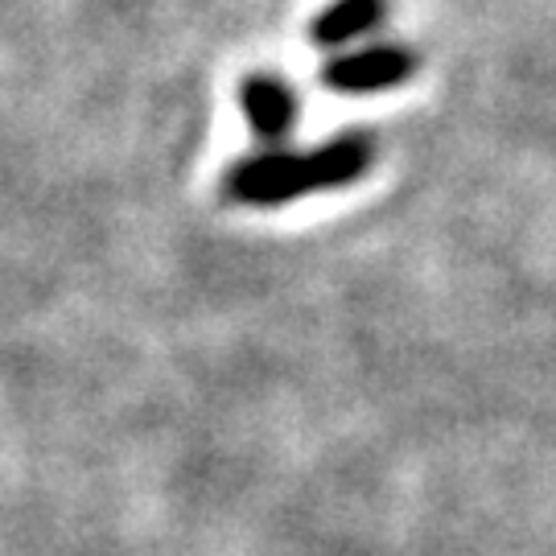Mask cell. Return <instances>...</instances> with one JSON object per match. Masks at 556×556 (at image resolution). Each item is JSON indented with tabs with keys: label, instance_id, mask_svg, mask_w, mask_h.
Masks as SVG:
<instances>
[{
	"label": "cell",
	"instance_id": "6da1fadb",
	"mask_svg": "<svg viewBox=\"0 0 556 556\" xmlns=\"http://www.w3.org/2000/svg\"><path fill=\"white\" fill-rule=\"evenodd\" d=\"M367 169H371V140L346 132V137L321 140L305 153L268 149V153L236 161L223 178V190L239 206H285L305 194L355 186Z\"/></svg>",
	"mask_w": 556,
	"mask_h": 556
},
{
	"label": "cell",
	"instance_id": "7a4b0ae2",
	"mask_svg": "<svg viewBox=\"0 0 556 556\" xmlns=\"http://www.w3.org/2000/svg\"><path fill=\"white\" fill-rule=\"evenodd\" d=\"M420 59L400 46V41H379L355 54H338L326 62L321 83L334 91V96H379V91H392L408 75H417Z\"/></svg>",
	"mask_w": 556,
	"mask_h": 556
},
{
	"label": "cell",
	"instance_id": "3957f363",
	"mask_svg": "<svg viewBox=\"0 0 556 556\" xmlns=\"http://www.w3.org/2000/svg\"><path fill=\"white\" fill-rule=\"evenodd\" d=\"M239 108L248 128L268 144L285 140L298 124V96L277 75H248L239 83Z\"/></svg>",
	"mask_w": 556,
	"mask_h": 556
},
{
	"label": "cell",
	"instance_id": "277c9868",
	"mask_svg": "<svg viewBox=\"0 0 556 556\" xmlns=\"http://www.w3.org/2000/svg\"><path fill=\"white\" fill-rule=\"evenodd\" d=\"M388 13V4L383 0H334V4H326L314 25H309V38L326 46V50H334V46H346V41L363 38V34H371L379 21Z\"/></svg>",
	"mask_w": 556,
	"mask_h": 556
}]
</instances>
